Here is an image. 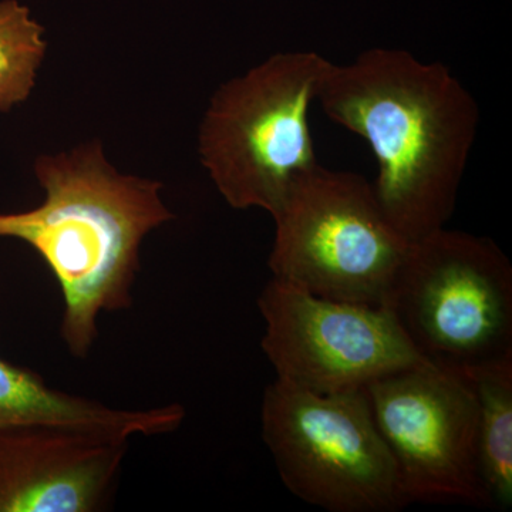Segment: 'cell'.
I'll list each match as a JSON object with an SVG mask.
<instances>
[{
    "mask_svg": "<svg viewBox=\"0 0 512 512\" xmlns=\"http://www.w3.org/2000/svg\"><path fill=\"white\" fill-rule=\"evenodd\" d=\"M316 101L372 148L377 201L407 242L446 227L480 119L446 66L373 47L346 66L333 63Z\"/></svg>",
    "mask_w": 512,
    "mask_h": 512,
    "instance_id": "cell-1",
    "label": "cell"
},
{
    "mask_svg": "<svg viewBox=\"0 0 512 512\" xmlns=\"http://www.w3.org/2000/svg\"><path fill=\"white\" fill-rule=\"evenodd\" d=\"M35 173L45 201L0 215V237L26 242L52 269L64 301L60 333L82 359L99 336L101 313L130 308L141 244L174 215L160 183L119 173L94 141L40 157Z\"/></svg>",
    "mask_w": 512,
    "mask_h": 512,
    "instance_id": "cell-2",
    "label": "cell"
},
{
    "mask_svg": "<svg viewBox=\"0 0 512 512\" xmlns=\"http://www.w3.org/2000/svg\"><path fill=\"white\" fill-rule=\"evenodd\" d=\"M332 64L313 50L276 53L214 93L198 153L232 208L274 215L293 181L319 164L309 107Z\"/></svg>",
    "mask_w": 512,
    "mask_h": 512,
    "instance_id": "cell-3",
    "label": "cell"
},
{
    "mask_svg": "<svg viewBox=\"0 0 512 512\" xmlns=\"http://www.w3.org/2000/svg\"><path fill=\"white\" fill-rule=\"evenodd\" d=\"M272 278L333 301L387 306L410 242L360 174L316 164L272 215Z\"/></svg>",
    "mask_w": 512,
    "mask_h": 512,
    "instance_id": "cell-4",
    "label": "cell"
},
{
    "mask_svg": "<svg viewBox=\"0 0 512 512\" xmlns=\"http://www.w3.org/2000/svg\"><path fill=\"white\" fill-rule=\"evenodd\" d=\"M261 421L279 477L299 500L330 512L407 507L365 390L318 393L276 377Z\"/></svg>",
    "mask_w": 512,
    "mask_h": 512,
    "instance_id": "cell-5",
    "label": "cell"
},
{
    "mask_svg": "<svg viewBox=\"0 0 512 512\" xmlns=\"http://www.w3.org/2000/svg\"><path fill=\"white\" fill-rule=\"evenodd\" d=\"M387 306L433 365L467 372L512 355V266L490 238L444 227L413 242Z\"/></svg>",
    "mask_w": 512,
    "mask_h": 512,
    "instance_id": "cell-6",
    "label": "cell"
},
{
    "mask_svg": "<svg viewBox=\"0 0 512 512\" xmlns=\"http://www.w3.org/2000/svg\"><path fill=\"white\" fill-rule=\"evenodd\" d=\"M367 402L407 505L491 507L478 456V403L463 370L421 362L377 379Z\"/></svg>",
    "mask_w": 512,
    "mask_h": 512,
    "instance_id": "cell-7",
    "label": "cell"
},
{
    "mask_svg": "<svg viewBox=\"0 0 512 512\" xmlns=\"http://www.w3.org/2000/svg\"><path fill=\"white\" fill-rule=\"evenodd\" d=\"M258 308L262 350L276 377L318 393L365 390L426 362L389 306L333 301L272 278Z\"/></svg>",
    "mask_w": 512,
    "mask_h": 512,
    "instance_id": "cell-8",
    "label": "cell"
},
{
    "mask_svg": "<svg viewBox=\"0 0 512 512\" xmlns=\"http://www.w3.org/2000/svg\"><path fill=\"white\" fill-rule=\"evenodd\" d=\"M128 440L59 424L0 429V512L103 510L119 480Z\"/></svg>",
    "mask_w": 512,
    "mask_h": 512,
    "instance_id": "cell-9",
    "label": "cell"
},
{
    "mask_svg": "<svg viewBox=\"0 0 512 512\" xmlns=\"http://www.w3.org/2000/svg\"><path fill=\"white\" fill-rule=\"evenodd\" d=\"M180 404L153 409H116L96 400L53 389L33 370L0 357V429L25 424H59L110 431L131 439L137 434L171 433L183 423Z\"/></svg>",
    "mask_w": 512,
    "mask_h": 512,
    "instance_id": "cell-10",
    "label": "cell"
},
{
    "mask_svg": "<svg viewBox=\"0 0 512 512\" xmlns=\"http://www.w3.org/2000/svg\"><path fill=\"white\" fill-rule=\"evenodd\" d=\"M478 403V456L491 507L512 504V355L467 370Z\"/></svg>",
    "mask_w": 512,
    "mask_h": 512,
    "instance_id": "cell-11",
    "label": "cell"
},
{
    "mask_svg": "<svg viewBox=\"0 0 512 512\" xmlns=\"http://www.w3.org/2000/svg\"><path fill=\"white\" fill-rule=\"evenodd\" d=\"M45 29L18 0H0V111L28 99L46 55Z\"/></svg>",
    "mask_w": 512,
    "mask_h": 512,
    "instance_id": "cell-12",
    "label": "cell"
}]
</instances>
